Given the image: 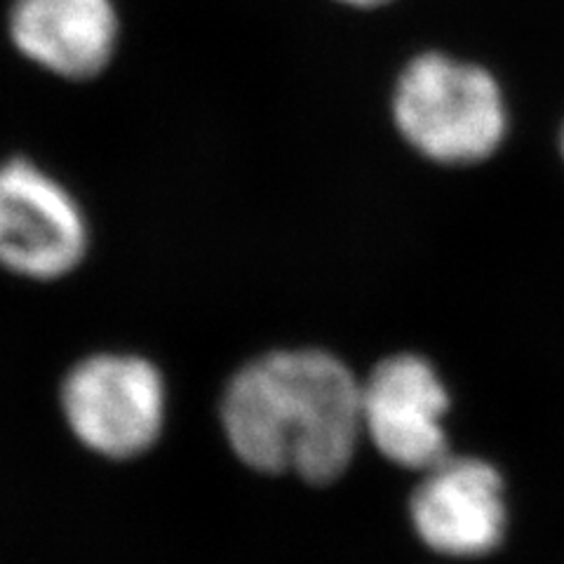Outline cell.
<instances>
[{
	"label": "cell",
	"instance_id": "4",
	"mask_svg": "<svg viewBox=\"0 0 564 564\" xmlns=\"http://www.w3.org/2000/svg\"><path fill=\"white\" fill-rule=\"evenodd\" d=\"M90 247V219L74 191L29 155L0 161V269L57 282L83 267Z\"/></svg>",
	"mask_w": 564,
	"mask_h": 564
},
{
	"label": "cell",
	"instance_id": "8",
	"mask_svg": "<svg viewBox=\"0 0 564 564\" xmlns=\"http://www.w3.org/2000/svg\"><path fill=\"white\" fill-rule=\"evenodd\" d=\"M341 3L356 6V8H377V6H383V3H388V0H341Z\"/></svg>",
	"mask_w": 564,
	"mask_h": 564
},
{
	"label": "cell",
	"instance_id": "1",
	"mask_svg": "<svg viewBox=\"0 0 564 564\" xmlns=\"http://www.w3.org/2000/svg\"><path fill=\"white\" fill-rule=\"evenodd\" d=\"M219 416L228 445L247 466L325 485L358 449L360 383L325 350H271L228 379Z\"/></svg>",
	"mask_w": 564,
	"mask_h": 564
},
{
	"label": "cell",
	"instance_id": "3",
	"mask_svg": "<svg viewBox=\"0 0 564 564\" xmlns=\"http://www.w3.org/2000/svg\"><path fill=\"white\" fill-rule=\"evenodd\" d=\"M68 429L85 447L109 458L144 454L163 433L165 377L137 352L104 350L68 369L59 386Z\"/></svg>",
	"mask_w": 564,
	"mask_h": 564
},
{
	"label": "cell",
	"instance_id": "7",
	"mask_svg": "<svg viewBox=\"0 0 564 564\" xmlns=\"http://www.w3.org/2000/svg\"><path fill=\"white\" fill-rule=\"evenodd\" d=\"M6 33L17 55L50 76L90 83L113 64L122 22L116 0H12Z\"/></svg>",
	"mask_w": 564,
	"mask_h": 564
},
{
	"label": "cell",
	"instance_id": "2",
	"mask_svg": "<svg viewBox=\"0 0 564 564\" xmlns=\"http://www.w3.org/2000/svg\"><path fill=\"white\" fill-rule=\"evenodd\" d=\"M393 113L402 137L445 165L489 158L506 137V106L485 68L445 55H421L402 70Z\"/></svg>",
	"mask_w": 564,
	"mask_h": 564
},
{
	"label": "cell",
	"instance_id": "6",
	"mask_svg": "<svg viewBox=\"0 0 564 564\" xmlns=\"http://www.w3.org/2000/svg\"><path fill=\"white\" fill-rule=\"evenodd\" d=\"M419 539L449 557H480L506 536V499L499 470L480 458H452L426 470L410 503Z\"/></svg>",
	"mask_w": 564,
	"mask_h": 564
},
{
	"label": "cell",
	"instance_id": "9",
	"mask_svg": "<svg viewBox=\"0 0 564 564\" xmlns=\"http://www.w3.org/2000/svg\"><path fill=\"white\" fill-rule=\"evenodd\" d=\"M562 153H564V132H562Z\"/></svg>",
	"mask_w": 564,
	"mask_h": 564
},
{
	"label": "cell",
	"instance_id": "5",
	"mask_svg": "<svg viewBox=\"0 0 564 564\" xmlns=\"http://www.w3.org/2000/svg\"><path fill=\"white\" fill-rule=\"evenodd\" d=\"M447 410L445 386L421 356L386 358L360 383L362 433L402 468L426 473L449 456Z\"/></svg>",
	"mask_w": 564,
	"mask_h": 564
}]
</instances>
